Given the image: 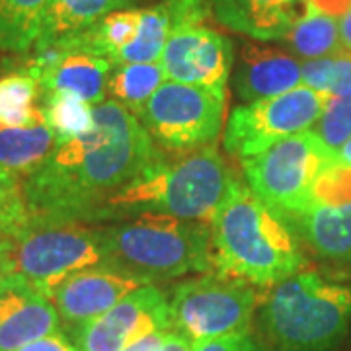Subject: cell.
<instances>
[{"mask_svg":"<svg viewBox=\"0 0 351 351\" xmlns=\"http://www.w3.org/2000/svg\"><path fill=\"white\" fill-rule=\"evenodd\" d=\"M191 351H267L260 339L250 332L228 334L223 338L205 339L191 343Z\"/></svg>","mask_w":351,"mask_h":351,"instance_id":"obj_31","label":"cell"},{"mask_svg":"<svg viewBox=\"0 0 351 351\" xmlns=\"http://www.w3.org/2000/svg\"><path fill=\"white\" fill-rule=\"evenodd\" d=\"M16 351H78V348L64 334L55 332V334H49L45 338L34 339V341L25 343Z\"/></svg>","mask_w":351,"mask_h":351,"instance_id":"obj_33","label":"cell"},{"mask_svg":"<svg viewBox=\"0 0 351 351\" xmlns=\"http://www.w3.org/2000/svg\"><path fill=\"white\" fill-rule=\"evenodd\" d=\"M22 180L0 170V246H10L29 225Z\"/></svg>","mask_w":351,"mask_h":351,"instance_id":"obj_27","label":"cell"},{"mask_svg":"<svg viewBox=\"0 0 351 351\" xmlns=\"http://www.w3.org/2000/svg\"><path fill=\"white\" fill-rule=\"evenodd\" d=\"M237 180V174L215 145L188 152L112 197L108 203V219L166 215L211 225Z\"/></svg>","mask_w":351,"mask_h":351,"instance_id":"obj_4","label":"cell"},{"mask_svg":"<svg viewBox=\"0 0 351 351\" xmlns=\"http://www.w3.org/2000/svg\"><path fill=\"white\" fill-rule=\"evenodd\" d=\"M61 318L49 297L18 277L0 287V351H16L59 332Z\"/></svg>","mask_w":351,"mask_h":351,"instance_id":"obj_15","label":"cell"},{"mask_svg":"<svg viewBox=\"0 0 351 351\" xmlns=\"http://www.w3.org/2000/svg\"><path fill=\"white\" fill-rule=\"evenodd\" d=\"M215 269L258 287L304 269V258L289 226L240 180L211 221Z\"/></svg>","mask_w":351,"mask_h":351,"instance_id":"obj_2","label":"cell"},{"mask_svg":"<svg viewBox=\"0 0 351 351\" xmlns=\"http://www.w3.org/2000/svg\"><path fill=\"white\" fill-rule=\"evenodd\" d=\"M12 277L34 285L45 297L64 277L104 262L101 226L71 221H39L6 246Z\"/></svg>","mask_w":351,"mask_h":351,"instance_id":"obj_7","label":"cell"},{"mask_svg":"<svg viewBox=\"0 0 351 351\" xmlns=\"http://www.w3.org/2000/svg\"><path fill=\"white\" fill-rule=\"evenodd\" d=\"M306 6L316 10V12L336 18V16H341V14L350 10L351 0H308Z\"/></svg>","mask_w":351,"mask_h":351,"instance_id":"obj_34","label":"cell"},{"mask_svg":"<svg viewBox=\"0 0 351 351\" xmlns=\"http://www.w3.org/2000/svg\"><path fill=\"white\" fill-rule=\"evenodd\" d=\"M41 86L29 71L12 73L0 78V125L25 127L43 117L38 106Z\"/></svg>","mask_w":351,"mask_h":351,"instance_id":"obj_24","label":"cell"},{"mask_svg":"<svg viewBox=\"0 0 351 351\" xmlns=\"http://www.w3.org/2000/svg\"><path fill=\"white\" fill-rule=\"evenodd\" d=\"M311 131L330 151L338 152L351 138V94L332 96Z\"/></svg>","mask_w":351,"mask_h":351,"instance_id":"obj_28","label":"cell"},{"mask_svg":"<svg viewBox=\"0 0 351 351\" xmlns=\"http://www.w3.org/2000/svg\"><path fill=\"white\" fill-rule=\"evenodd\" d=\"M332 76H334V57H320V59H311L301 64V84L320 92V94H330L332 90Z\"/></svg>","mask_w":351,"mask_h":351,"instance_id":"obj_30","label":"cell"},{"mask_svg":"<svg viewBox=\"0 0 351 351\" xmlns=\"http://www.w3.org/2000/svg\"><path fill=\"white\" fill-rule=\"evenodd\" d=\"M41 110L57 145L84 135L94 123V106L69 94L45 96V106Z\"/></svg>","mask_w":351,"mask_h":351,"instance_id":"obj_26","label":"cell"},{"mask_svg":"<svg viewBox=\"0 0 351 351\" xmlns=\"http://www.w3.org/2000/svg\"><path fill=\"white\" fill-rule=\"evenodd\" d=\"M336 156H338L339 162L348 164V166H351V138L339 149L338 152H336Z\"/></svg>","mask_w":351,"mask_h":351,"instance_id":"obj_38","label":"cell"},{"mask_svg":"<svg viewBox=\"0 0 351 351\" xmlns=\"http://www.w3.org/2000/svg\"><path fill=\"white\" fill-rule=\"evenodd\" d=\"M160 64L168 80L205 88L226 98L232 43L207 25L180 27L166 41Z\"/></svg>","mask_w":351,"mask_h":351,"instance_id":"obj_12","label":"cell"},{"mask_svg":"<svg viewBox=\"0 0 351 351\" xmlns=\"http://www.w3.org/2000/svg\"><path fill=\"white\" fill-rule=\"evenodd\" d=\"M301 86V63L285 51L246 43L234 71V90L240 100L256 101Z\"/></svg>","mask_w":351,"mask_h":351,"instance_id":"obj_16","label":"cell"},{"mask_svg":"<svg viewBox=\"0 0 351 351\" xmlns=\"http://www.w3.org/2000/svg\"><path fill=\"white\" fill-rule=\"evenodd\" d=\"M10 276H12V269H10V262H8L6 246H0V287Z\"/></svg>","mask_w":351,"mask_h":351,"instance_id":"obj_37","label":"cell"},{"mask_svg":"<svg viewBox=\"0 0 351 351\" xmlns=\"http://www.w3.org/2000/svg\"><path fill=\"white\" fill-rule=\"evenodd\" d=\"M168 78L160 61L156 63L115 64L108 78V94L131 113L138 115L151 96Z\"/></svg>","mask_w":351,"mask_h":351,"instance_id":"obj_21","label":"cell"},{"mask_svg":"<svg viewBox=\"0 0 351 351\" xmlns=\"http://www.w3.org/2000/svg\"><path fill=\"white\" fill-rule=\"evenodd\" d=\"M338 32H339V43H341V49L350 51L351 53V8L348 10V12H343L341 16H339Z\"/></svg>","mask_w":351,"mask_h":351,"instance_id":"obj_36","label":"cell"},{"mask_svg":"<svg viewBox=\"0 0 351 351\" xmlns=\"http://www.w3.org/2000/svg\"><path fill=\"white\" fill-rule=\"evenodd\" d=\"M138 287L141 283L135 279L98 265L64 277L51 289L49 299L59 316L76 330L112 311Z\"/></svg>","mask_w":351,"mask_h":351,"instance_id":"obj_13","label":"cell"},{"mask_svg":"<svg viewBox=\"0 0 351 351\" xmlns=\"http://www.w3.org/2000/svg\"><path fill=\"white\" fill-rule=\"evenodd\" d=\"M334 57V76H332V96H348L351 94V53L339 49Z\"/></svg>","mask_w":351,"mask_h":351,"instance_id":"obj_32","label":"cell"},{"mask_svg":"<svg viewBox=\"0 0 351 351\" xmlns=\"http://www.w3.org/2000/svg\"><path fill=\"white\" fill-rule=\"evenodd\" d=\"M168 302L172 328L197 343L248 332L258 293L248 281L219 271L180 283Z\"/></svg>","mask_w":351,"mask_h":351,"instance_id":"obj_8","label":"cell"},{"mask_svg":"<svg viewBox=\"0 0 351 351\" xmlns=\"http://www.w3.org/2000/svg\"><path fill=\"white\" fill-rule=\"evenodd\" d=\"M160 351H191V341L176 330H168L164 334Z\"/></svg>","mask_w":351,"mask_h":351,"instance_id":"obj_35","label":"cell"},{"mask_svg":"<svg viewBox=\"0 0 351 351\" xmlns=\"http://www.w3.org/2000/svg\"><path fill=\"white\" fill-rule=\"evenodd\" d=\"M49 0H0V49L24 53L36 45Z\"/></svg>","mask_w":351,"mask_h":351,"instance_id":"obj_22","label":"cell"},{"mask_svg":"<svg viewBox=\"0 0 351 351\" xmlns=\"http://www.w3.org/2000/svg\"><path fill=\"white\" fill-rule=\"evenodd\" d=\"M351 201V166L330 162L316 178L313 188V203L320 205H343Z\"/></svg>","mask_w":351,"mask_h":351,"instance_id":"obj_29","label":"cell"},{"mask_svg":"<svg viewBox=\"0 0 351 351\" xmlns=\"http://www.w3.org/2000/svg\"><path fill=\"white\" fill-rule=\"evenodd\" d=\"M351 289L302 269L269 287L263 332L274 351H334L348 334Z\"/></svg>","mask_w":351,"mask_h":351,"instance_id":"obj_5","label":"cell"},{"mask_svg":"<svg viewBox=\"0 0 351 351\" xmlns=\"http://www.w3.org/2000/svg\"><path fill=\"white\" fill-rule=\"evenodd\" d=\"M283 223L289 230L295 228L316 256L330 262H351V201L343 205L313 203Z\"/></svg>","mask_w":351,"mask_h":351,"instance_id":"obj_18","label":"cell"},{"mask_svg":"<svg viewBox=\"0 0 351 351\" xmlns=\"http://www.w3.org/2000/svg\"><path fill=\"white\" fill-rule=\"evenodd\" d=\"M55 147L57 138L45 115L32 125H0V170L24 182L49 158Z\"/></svg>","mask_w":351,"mask_h":351,"instance_id":"obj_20","label":"cell"},{"mask_svg":"<svg viewBox=\"0 0 351 351\" xmlns=\"http://www.w3.org/2000/svg\"><path fill=\"white\" fill-rule=\"evenodd\" d=\"M39 80L43 96L69 94L90 106L106 101L112 61L84 51H43L27 69Z\"/></svg>","mask_w":351,"mask_h":351,"instance_id":"obj_14","label":"cell"},{"mask_svg":"<svg viewBox=\"0 0 351 351\" xmlns=\"http://www.w3.org/2000/svg\"><path fill=\"white\" fill-rule=\"evenodd\" d=\"M104 262L141 285L215 269L211 225L166 215H138L119 225L101 226Z\"/></svg>","mask_w":351,"mask_h":351,"instance_id":"obj_3","label":"cell"},{"mask_svg":"<svg viewBox=\"0 0 351 351\" xmlns=\"http://www.w3.org/2000/svg\"><path fill=\"white\" fill-rule=\"evenodd\" d=\"M217 20L260 41L285 39L306 8L297 0H209Z\"/></svg>","mask_w":351,"mask_h":351,"instance_id":"obj_17","label":"cell"},{"mask_svg":"<svg viewBox=\"0 0 351 351\" xmlns=\"http://www.w3.org/2000/svg\"><path fill=\"white\" fill-rule=\"evenodd\" d=\"M133 0H49L36 41V51H59L82 36L104 16L125 10Z\"/></svg>","mask_w":351,"mask_h":351,"instance_id":"obj_19","label":"cell"},{"mask_svg":"<svg viewBox=\"0 0 351 351\" xmlns=\"http://www.w3.org/2000/svg\"><path fill=\"white\" fill-rule=\"evenodd\" d=\"M297 2H299L301 6H304V8H306V4H308V0H297Z\"/></svg>","mask_w":351,"mask_h":351,"instance_id":"obj_39","label":"cell"},{"mask_svg":"<svg viewBox=\"0 0 351 351\" xmlns=\"http://www.w3.org/2000/svg\"><path fill=\"white\" fill-rule=\"evenodd\" d=\"M299 57L311 61L320 57H330L338 53L339 32L338 20L308 8L295 20L289 36L285 38Z\"/></svg>","mask_w":351,"mask_h":351,"instance_id":"obj_25","label":"cell"},{"mask_svg":"<svg viewBox=\"0 0 351 351\" xmlns=\"http://www.w3.org/2000/svg\"><path fill=\"white\" fill-rule=\"evenodd\" d=\"M226 98L205 88L166 80L138 112V121L164 151L213 147L223 131Z\"/></svg>","mask_w":351,"mask_h":351,"instance_id":"obj_9","label":"cell"},{"mask_svg":"<svg viewBox=\"0 0 351 351\" xmlns=\"http://www.w3.org/2000/svg\"><path fill=\"white\" fill-rule=\"evenodd\" d=\"M172 34V18L166 0L145 8L141 16L137 38L115 55V64L127 63H156L162 57L164 45Z\"/></svg>","mask_w":351,"mask_h":351,"instance_id":"obj_23","label":"cell"},{"mask_svg":"<svg viewBox=\"0 0 351 351\" xmlns=\"http://www.w3.org/2000/svg\"><path fill=\"white\" fill-rule=\"evenodd\" d=\"M336 158V152L306 129L240 160V166L248 189L285 221L313 205L314 182Z\"/></svg>","mask_w":351,"mask_h":351,"instance_id":"obj_6","label":"cell"},{"mask_svg":"<svg viewBox=\"0 0 351 351\" xmlns=\"http://www.w3.org/2000/svg\"><path fill=\"white\" fill-rule=\"evenodd\" d=\"M330 100L332 96L301 84L274 98L239 106L226 123V152L244 160L269 149L281 138L313 129Z\"/></svg>","mask_w":351,"mask_h":351,"instance_id":"obj_10","label":"cell"},{"mask_svg":"<svg viewBox=\"0 0 351 351\" xmlns=\"http://www.w3.org/2000/svg\"><path fill=\"white\" fill-rule=\"evenodd\" d=\"M170 302L160 289L141 285L100 318L73 330L78 351H123L138 339L168 332Z\"/></svg>","mask_w":351,"mask_h":351,"instance_id":"obj_11","label":"cell"},{"mask_svg":"<svg viewBox=\"0 0 351 351\" xmlns=\"http://www.w3.org/2000/svg\"><path fill=\"white\" fill-rule=\"evenodd\" d=\"M168 162L135 113L119 101L94 106V123L80 137L57 145L22 182L32 219L98 223L119 191Z\"/></svg>","mask_w":351,"mask_h":351,"instance_id":"obj_1","label":"cell"}]
</instances>
